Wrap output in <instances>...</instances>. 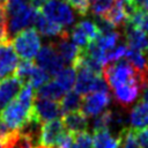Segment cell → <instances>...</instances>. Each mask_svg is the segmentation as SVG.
Segmentation results:
<instances>
[{"label":"cell","mask_w":148,"mask_h":148,"mask_svg":"<svg viewBox=\"0 0 148 148\" xmlns=\"http://www.w3.org/2000/svg\"><path fill=\"white\" fill-rule=\"evenodd\" d=\"M42 14L50 21L68 27L74 22V14L65 0H45L40 7Z\"/></svg>","instance_id":"cell-6"},{"label":"cell","mask_w":148,"mask_h":148,"mask_svg":"<svg viewBox=\"0 0 148 148\" xmlns=\"http://www.w3.org/2000/svg\"><path fill=\"white\" fill-rule=\"evenodd\" d=\"M123 1H127V0H123Z\"/></svg>","instance_id":"cell-43"},{"label":"cell","mask_w":148,"mask_h":148,"mask_svg":"<svg viewBox=\"0 0 148 148\" xmlns=\"http://www.w3.org/2000/svg\"><path fill=\"white\" fill-rule=\"evenodd\" d=\"M8 39V15L6 5L0 2V42Z\"/></svg>","instance_id":"cell-32"},{"label":"cell","mask_w":148,"mask_h":148,"mask_svg":"<svg viewBox=\"0 0 148 148\" xmlns=\"http://www.w3.org/2000/svg\"><path fill=\"white\" fill-rule=\"evenodd\" d=\"M18 65V57L9 39L0 42V80L12 76Z\"/></svg>","instance_id":"cell-10"},{"label":"cell","mask_w":148,"mask_h":148,"mask_svg":"<svg viewBox=\"0 0 148 148\" xmlns=\"http://www.w3.org/2000/svg\"><path fill=\"white\" fill-rule=\"evenodd\" d=\"M135 136L141 148H148V127L135 130Z\"/></svg>","instance_id":"cell-35"},{"label":"cell","mask_w":148,"mask_h":148,"mask_svg":"<svg viewBox=\"0 0 148 148\" xmlns=\"http://www.w3.org/2000/svg\"><path fill=\"white\" fill-rule=\"evenodd\" d=\"M66 131L64 123L61 119H52L49 121H45L42 125L40 130V147L44 148H57L58 141L60 136Z\"/></svg>","instance_id":"cell-11"},{"label":"cell","mask_w":148,"mask_h":148,"mask_svg":"<svg viewBox=\"0 0 148 148\" xmlns=\"http://www.w3.org/2000/svg\"><path fill=\"white\" fill-rule=\"evenodd\" d=\"M141 90H142L141 84L133 82V83H127V84L117 87L112 91H113V97L116 103L120 108L127 109L132 103L136 101Z\"/></svg>","instance_id":"cell-13"},{"label":"cell","mask_w":148,"mask_h":148,"mask_svg":"<svg viewBox=\"0 0 148 148\" xmlns=\"http://www.w3.org/2000/svg\"><path fill=\"white\" fill-rule=\"evenodd\" d=\"M114 0H89V8L95 16H103L113 5Z\"/></svg>","instance_id":"cell-29"},{"label":"cell","mask_w":148,"mask_h":148,"mask_svg":"<svg viewBox=\"0 0 148 148\" xmlns=\"http://www.w3.org/2000/svg\"><path fill=\"white\" fill-rule=\"evenodd\" d=\"M111 96L109 91H92L82 98L81 109L88 117H96L102 113L110 104Z\"/></svg>","instance_id":"cell-8"},{"label":"cell","mask_w":148,"mask_h":148,"mask_svg":"<svg viewBox=\"0 0 148 148\" xmlns=\"http://www.w3.org/2000/svg\"><path fill=\"white\" fill-rule=\"evenodd\" d=\"M130 2L135 9L148 12V0H130Z\"/></svg>","instance_id":"cell-36"},{"label":"cell","mask_w":148,"mask_h":148,"mask_svg":"<svg viewBox=\"0 0 148 148\" xmlns=\"http://www.w3.org/2000/svg\"><path fill=\"white\" fill-rule=\"evenodd\" d=\"M34 24H35L36 30L40 35L46 36V37H61V36H65L68 34V31L65 30L61 25L50 21L49 18H46L43 14H40L38 12L36 14Z\"/></svg>","instance_id":"cell-15"},{"label":"cell","mask_w":148,"mask_h":148,"mask_svg":"<svg viewBox=\"0 0 148 148\" xmlns=\"http://www.w3.org/2000/svg\"><path fill=\"white\" fill-rule=\"evenodd\" d=\"M60 108L64 113L71 112V111H76L81 110V104H82V97L80 94H77L75 90H68L66 94L60 99Z\"/></svg>","instance_id":"cell-22"},{"label":"cell","mask_w":148,"mask_h":148,"mask_svg":"<svg viewBox=\"0 0 148 148\" xmlns=\"http://www.w3.org/2000/svg\"><path fill=\"white\" fill-rule=\"evenodd\" d=\"M22 87L23 82L16 75L0 80V111L17 97Z\"/></svg>","instance_id":"cell-12"},{"label":"cell","mask_w":148,"mask_h":148,"mask_svg":"<svg viewBox=\"0 0 148 148\" xmlns=\"http://www.w3.org/2000/svg\"><path fill=\"white\" fill-rule=\"evenodd\" d=\"M73 67L75 68V71H77L74 88H75V91L80 94L81 96H84L92 91H109L110 90L105 80L101 77V74H97L90 71L89 68H87L80 62H74Z\"/></svg>","instance_id":"cell-4"},{"label":"cell","mask_w":148,"mask_h":148,"mask_svg":"<svg viewBox=\"0 0 148 148\" xmlns=\"http://www.w3.org/2000/svg\"><path fill=\"white\" fill-rule=\"evenodd\" d=\"M127 49H128L127 45L119 44V45H116L114 47L105 51L103 54V66L105 64H110V62H114V61L120 60L123 57H125Z\"/></svg>","instance_id":"cell-26"},{"label":"cell","mask_w":148,"mask_h":148,"mask_svg":"<svg viewBox=\"0 0 148 148\" xmlns=\"http://www.w3.org/2000/svg\"><path fill=\"white\" fill-rule=\"evenodd\" d=\"M142 101L148 102V82L142 88Z\"/></svg>","instance_id":"cell-39"},{"label":"cell","mask_w":148,"mask_h":148,"mask_svg":"<svg viewBox=\"0 0 148 148\" xmlns=\"http://www.w3.org/2000/svg\"><path fill=\"white\" fill-rule=\"evenodd\" d=\"M10 130L1 121V119H0V136H3V135H6L8 132H9Z\"/></svg>","instance_id":"cell-38"},{"label":"cell","mask_w":148,"mask_h":148,"mask_svg":"<svg viewBox=\"0 0 148 148\" xmlns=\"http://www.w3.org/2000/svg\"><path fill=\"white\" fill-rule=\"evenodd\" d=\"M54 46H56L59 56L64 60V62L71 64V65L74 64V61L76 60V58L79 57L80 51H81V49L76 44H74L73 42L69 40L68 34L59 37V39L54 43Z\"/></svg>","instance_id":"cell-16"},{"label":"cell","mask_w":148,"mask_h":148,"mask_svg":"<svg viewBox=\"0 0 148 148\" xmlns=\"http://www.w3.org/2000/svg\"><path fill=\"white\" fill-rule=\"evenodd\" d=\"M32 114L40 123H45L62 116V111L58 101L35 97L32 103Z\"/></svg>","instance_id":"cell-9"},{"label":"cell","mask_w":148,"mask_h":148,"mask_svg":"<svg viewBox=\"0 0 148 148\" xmlns=\"http://www.w3.org/2000/svg\"><path fill=\"white\" fill-rule=\"evenodd\" d=\"M124 32L127 46L141 52L148 53V35L138 28L133 27L130 22L124 24Z\"/></svg>","instance_id":"cell-14"},{"label":"cell","mask_w":148,"mask_h":148,"mask_svg":"<svg viewBox=\"0 0 148 148\" xmlns=\"http://www.w3.org/2000/svg\"><path fill=\"white\" fill-rule=\"evenodd\" d=\"M25 2H28L31 7H34L35 9H40V7H42V5L44 3V1L45 0H24Z\"/></svg>","instance_id":"cell-37"},{"label":"cell","mask_w":148,"mask_h":148,"mask_svg":"<svg viewBox=\"0 0 148 148\" xmlns=\"http://www.w3.org/2000/svg\"><path fill=\"white\" fill-rule=\"evenodd\" d=\"M65 90L56 82V81H47L44 84H42L35 92V97L39 98H46V99H53L59 101L64 96Z\"/></svg>","instance_id":"cell-21"},{"label":"cell","mask_w":148,"mask_h":148,"mask_svg":"<svg viewBox=\"0 0 148 148\" xmlns=\"http://www.w3.org/2000/svg\"><path fill=\"white\" fill-rule=\"evenodd\" d=\"M120 39V34L116 31H110L106 34H99L98 37L95 39V42L98 44V46L105 52L117 45V43Z\"/></svg>","instance_id":"cell-24"},{"label":"cell","mask_w":148,"mask_h":148,"mask_svg":"<svg viewBox=\"0 0 148 148\" xmlns=\"http://www.w3.org/2000/svg\"><path fill=\"white\" fill-rule=\"evenodd\" d=\"M121 142L120 135H114L109 130L94 131L92 148H119Z\"/></svg>","instance_id":"cell-19"},{"label":"cell","mask_w":148,"mask_h":148,"mask_svg":"<svg viewBox=\"0 0 148 148\" xmlns=\"http://www.w3.org/2000/svg\"><path fill=\"white\" fill-rule=\"evenodd\" d=\"M71 148H92V136L87 131L74 134Z\"/></svg>","instance_id":"cell-31"},{"label":"cell","mask_w":148,"mask_h":148,"mask_svg":"<svg viewBox=\"0 0 148 148\" xmlns=\"http://www.w3.org/2000/svg\"><path fill=\"white\" fill-rule=\"evenodd\" d=\"M36 65L43 68L51 75H56L61 68H64V60L59 56L54 43H49L39 49L38 53L36 54Z\"/></svg>","instance_id":"cell-7"},{"label":"cell","mask_w":148,"mask_h":148,"mask_svg":"<svg viewBox=\"0 0 148 148\" xmlns=\"http://www.w3.org/2000/svg\"><path fill=\"white\" fill-rule=\"evenodd\" d=\"M56 82L65 90L68 91L74 87L75 83V77H76V72L73 66H68L65 68H61L56 75Z\"/></svg>","instance_id":"cell-23"},{"label":"cell","mask_w":148,"mask_h":148,"mask_svg":"<svg viewBox=\"0 0 148 148\" xmlns=\"http://www.w3.org/2000/svg\"><path fill=\"white\" fill-rule=\"evenodd\" d=\"M103 77L109 87V89L113 90L117 87L127 84V83H140L141 87L148 82V80L135 69L127 60L126 61H114L110 64H105L102 69Z\"/></svg>","instance_id":"cell-2"},{"label":"cell","mask_w":148,"mask_h":148,"mask_svg":"<svg viewBox=\"0 0 148 148\" xmlns=\"http://www.w3.org/2000/svg\"><path fill=\"white\" fill-rule=\"evenodd\" d=\"M128 120L131 127L134 130L148 127V102L139 101L130 110Z\"/></svg>","instance_id":"cell-18"},{"label":"cell","mask_w":148,"mask_h":148,"mask_svg":"<svg viewBox=\"0 0 148 148\" xmlns=\"http://www.w3.org/2000/svg\"><path fill=\"white\" fill-rule=\"evenodd\" d=\"M49 79H50V74H49L47 72H45L43 68H40V67H38V66L36 65V66L34 67L31 74H30V76H29L27 83H30V84L35 88V90H36V89H38L42 84H44L45 82H47Z\"/></svg>","instance_id":"cell-28"},{"label":"cell","mask_w":148,"mask_h":148,"mask_svg":"<svg viewBox=\"0 0 148 148\" xmlns=\"http://www.w3.org/2000/svg\"><path fill=\"white\" fill-rule=\"evenodd\" d=\"M127 22H130L133 27L138 28L139 30H141L148 35V12L147 10L136 9L128 17Z\"/></svg>","instance_id":"cell-25"},{"label":"cell","mask_w":148,"mask_h":148,"mask_svg":"<svg viewBox=\"0 0 148 148\" xmlns=\"http://www.w3.org/2000/svg\"><path fill=\"white\" fill-rule=\"evenodd\" d=\"M71 37H72V40L74 44H76L81 50L84 49L89 43H90V39L88 38V36L84 34V31L80 28L79 24H75L71 31Z\"/></svg>","instance_id":"cell-30"},{"label":"cell","mask_w":148,"mask_h":148,"mask_svg":"<svg viewBox=\"0 0 148 148\" xmlns=\"http://www.w3.org/2000/svg\"><path fill=\"white\" fill-rule=\"evenodd\" d=\"M38 148H44V147H38Z\"/></svg>","instance_id":"cell-42"},{"label":"cell","mask_w":148,"mask_h":148,"mask_svg":"<svg viewBox=\"0 0 148 148\" xmlns=\"http://www.w3.org/2000/svg\"><path fill=\"white\" fill-rule=\"evenodd\" d=\"M2 147V136H0V148Z\"/></svg>","instance_id":"cell-40"},{"label":"cell","mask_w":148,"mask_h":148,"mask_svg":"<svg viewBox=\"0 0 148 148\" xmlns=\"http://www.w3.org/2000/svg\"><path fill=\"white\" fill-rule=\"evenodd\" d=\"M103 17H105L114 28L124 27V24L127 22V18H128V15H127L125 6H124V1L114 0L113 5L103 15Z\"/></svg>","instance_id":"cell-20"},{"label":"cell","mask_w":148,"mask_h":148,"mask_svg":"<svg viewBox=\"0 0 148 148\" xmlns=\"http://www.w3.org/2000/svg\"><path fill=\"white\" fill-rule=\"evenodd\" d=\"M81 16H86L89 12V0H66Z\"/></svg>","instance_id":"cell-34"},{"label":"cell","mask_w":148,"mask_h":148,"mask_svg":"<svg viewBox=\"0 0 148 148\" xmlns=\"http://www.w3.org/2000/svg\"><path fill=\"white\" fill-rule=\"evenodd\" d=\"M120 138H121V142H120V147L119 148H141L136 136H135V130L132 127H125L120 133H119Z\"/></svg>","instance_id":"cell-27"},{"label":"cell","mask_w":148,"mask_h":148,"mask_svg":"<svg viewBox=\"0 0 148 148\" xmlns=\"http://www.w3.org/2000/svg\"><path fill=\"white\" fill-rule=\"evenodd\" d=\"M61 120L64 123L65 128L68 132L73 133V134L84 132L88 128L87 116L81 110H76V111H71V112L64 113Z\"/></svg>","instance_id":"cell-17"},{"label":"cell","mask_w":148,"mask_h":148,"mask_svg":"<svg viewBox=\"0 0 148 148\" xmlns=\"http://www.w3.org/2000/svg\"><path fill=\"white\" fill-rule=\"evenodd\" d=\"M0 1H1L2 3H6V2H7V0H0Z\"/></svg>","instance_id":"cell-41"},{"label":"cell","mask_w":148,"mask_h":148,"mask_svg":"<svg viewBox=\"0 0 148 148\" xmlns=\"http://www.w3.org/2000/svg\"><path fill=\"white\" fill-rule=\"evenodd\" d=\"M12 44L20 58L23 60H32L40 49V38L36 29L29 28L17 32Z\"/></svg>","instance_id":"cell-5"},{"label":"cell","mask_w":148,"mask_h":148,"mask_svg":"<svg viewBox=\"0 0 148 148\" xmlns=\"http://www.w3.org/2000/svg\"><path fill=\"white\" fill-rule=\"evenodd\" d=\"M77 24H79L80 28L84 31V34L88 36V38L90 39V42L95 40V39L98 37L99 31H98L97 25H96L95 23H92V22H90V21H81V22H79Z\"/></svg>","instance_id":"cell-33"},{"label":"cell","mask_w":148,"mask_h":148,"mask_svg":"<svg viewBox=\"0 0 148 148\" xmlns=\"http://www.w3.org/2000/svg\"><path fill=\"white\" fill-rule=\"evenodd\" d=\"M6 9L8 15V37L15 36L32 24L38 12L24 0H7Z\"/></svg>","instance_id":"cell-3"},{"label":"cell","mask_w":148,"mask_h":148,"mask_svg":"<svg viewBox=\"0 0 148 148\" xmlns=\"http://www.w3.org/2000/svg\"><path fill=\"white\" fill-rule=\"evenodd\" d=\"M0 2H1V1H0ZM1 3H2V2H1ZM5 5H6V3H5Z\"/></svg>","instance_id":"cell-44"},{"label":"cell","mask_w":148,"mask_h":148,"mask_svg":"<svg viewBox=\"0 0 148 148\" xmlns=\"http://www.w3.org/2000/svg\"><path fill=\"white\" fill-rule=\"evenodd\" d=\"M35 92V88L30 83H25L21 88L17 97L0 111L1 121L10 131L20 130L32 114Z\"/></svg>","instance_id":"cell-1"}]
</instances>
